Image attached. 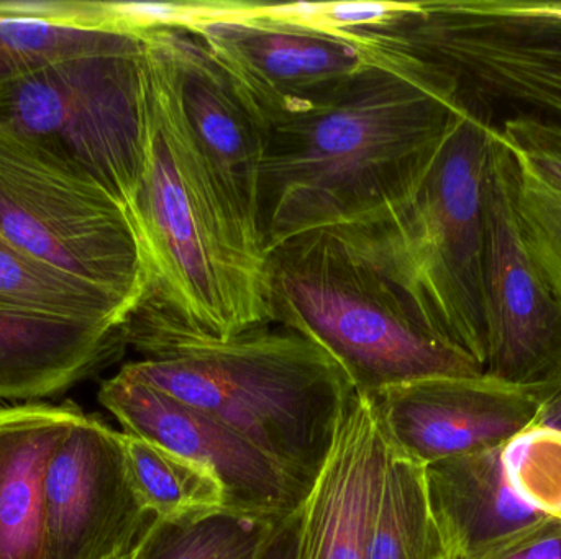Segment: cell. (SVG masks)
Segmentation results:
<instances>
[{
	"label": "cell",
	"mask_w": 561,
	"mask_h": 559,
	"mask_svg": "<svg viewBox=\"0 0 561 559\" xmlns=\"http://www.w3.org/2000/svg\"><path fill=\"white\" fill-rule=\"evenodd\" d=\"M276 327L213 337L148 291L124 325L127 347L140 360L121 371L209 414L307 494L356 393L322 348Z\"/></svg>",
	"instance_id": "6da1fadb"
},
{
	"label": "cell",
	"mask_w": 561,
	"mask_h": 559,
	"mask_svg": "<svg viewBox=\"0 0 561 559\" xmlns=\"http://www.w3.org/2000/svg\"><path fill=\"white\" fill-rule=\"evenodd\" d=\"M454 105L368 65L322 107L270 128L260 173L266 255L404 199L447 135Z\"/></svg>",
	"instance_id": "7a4b0ae2"
},
{
	"label": "cell",
	"mask_w": 561,
	"mask_h": 559,
	"mask_svg": "<svg viewBox=\"0 0 561 559\" xmlns=\"http://www.w3.org/2000/svg\"><path fill=\"white\" fill-rule=\"evenodd\" d=\"M494 128L483 115L458 112L404 199L330 230L398 289L432 337L473 360L483 373L484 209Z\"/></svg>",
	"instance_id": "3957f363"
},
{
	"label": "cell",
	"mask_w": 561,
	"mask_h": 559,
	"mask_svg": "<svg viewBox=\"0 0 561 559\" xmlns=\"http://www.w3.org/2000/svg\"><path fill=\"white\" fill-rule=\"evenodd\" d=\"M339 35L366 61L493 125L533 118L561 127V2H379Z\"/></svg>",
	"instance_id": "277c9868"
},
{
	"label": "cell",
	"mask_w": 561,
	"mask_h": 559,
	"mask_svg": "<svg viewBox=\"0 0 561 559\" xmlns=\"http://www.w3.org/2000/svg\"><path fill=\"white\" fill-rule=\"evenodd\" d=\"M153 101L147 167L130 206L150 265L151 294L213 337L273 325L268 255L227 212L154 91Z\"/></svg>",
	"instance_id": "5b68a950"
},
{
	"label": "cell",
	"mask_w": 561,
	"mask_h": 559,
	"mask_svg": "<svg viewBox=\"0 0 561 559\" xmlns=\"http://www.w3.org/2000/svg\"><path fill=\"white\" fill-rule=\"evenodd\" d=\"M273 325L322 348L358 396L438 376L483 373L432 337L398 289L330 230L287 240L268 252Z\"/></svg>",
	"instance_id": "8992f818"
},
{
	"label": "cell",
	"mask_w": 561,
	"mask_h": 559,
	"mask_svg": "<svg viewBox=\"0 0 561 559\" xmlns=\"http://www.w3.org/2000/svg\"><path fill=\"white\" fill-rule=\"evenodd\" d=\"M154 101L140 30L0 85V128L94 180L130 210L147 167Z\"/></svg>",
	"instance_id": "52a82bcc"
},
{
	"label": "cell",
	"mask_w": 561,
	"mask_h": 559,
	"mask_svg": "<svg viewBox=\"0 0 561 559\" xmlns=\"http://www.w3.org/2000/svg\"><path fill=\"white\" fill-rule=\"evenodd\" d=\"M0 232L36 261L130 304L150 291V265L128 207L2 128Z\"/></svg>",
	"instance_id": "ba28073f"
},
{
	"label": "cell",
	"mask_w": 561,
	"mask_h": 559,
	"mask_svg": "<svg viewBox=\"0 0 561 559\" xmlns=\"http://www.w3.org/2000/svg\"><path fill=\"white\" fill-rule=\"evenodd\" d=\"M186 28L268 131L322 107L369 65L352 39L290 19L276 5L209 2Z\"/></svg>",
	"instance_id": "9c48e42d"
},
{
	"label": "cell",
	"mask_w": 561,
	"mask_h": 559,
	"mask_svg": "<svg viewBox=\"0 0 561 559\" xmlns=\"http://www.w3.org/2000/svg\"><path fill=\"white\" fill-rule=\"evenodd\" d=\"M154 94L183 133L243 235L266 253L260 225V173L268 128L186 26L140 30Z\"/></svg>",
	"instance_id": "30bf717a"
},
{
	"label": "cell",
	"mask_w": 561,
	"mask_h": 559,
	"mask_svg": "<svg viewBox=\"0 0 561 559\" xmlns=\"http://www.w3.org/2000/svg\"><path fill=\"white\" fill-rule=\"evenodd\" d=\"M484 374L540 389L561 380V302L530 256L514 210L510 154L494 128L486 179Z\"/></svg>",
	"instance_id": "8fae6325"
},
{
	"label": "cell",
	"mask_w": 561,
	"mask_h": 559,
	"mask_svg": "<svg viewBox=\"0 0 561 559\" xmlns=\"http://www.w3.org/2000/svg\"><path fill=\"white\" fill-rule=\"evenodd\" d=\"M153 522L128 478L117 430L82 414L49 462L43 559L128 557Z\"/></svg>",
	"instance_id": "7c38bea8"
},
{
	"label": "cell",
	"mask_w": 561,
	"mask_h": 559,
	"mask_svg": "<svg viewBox=\"0 0 561 559\" xmlns=\"http://www.w3.org/2000/svg\"><path fill=\"white\" fill-rule=\"evenodd\" d=\"M99 403L124 432L167 446L210 469L226 489L227 514L278 522L302 505L306 492L239 433L209 414L118 371Z\"/></svg>",
	"instance_id": "4fadbf2b"
},
{
	"label": "cell",
	"mask_w": 561,
	"mask_h": 559,
	"mask_svg": "<svg viewBox=\"0 0 561 559\" xmlns=\"http://www.w3.org/2000/svg\"><path fill=\"white\" fill-rule=\"evenodd\" d=\"M369 400L388 445L427 466L506 445L536 423L540 389L481 373L414 381Z\"/></svg>",
	"instance_id": "5bb4252c"
},
{
	"label": "cell",
	"mask_w": 561,
	"mask_h": 559,
	"mask_svg": "<svg viewBox=\"0 0 561 559\" xmlns=\"http://www.w3.org/2000/svg\"><path fill=\"white\" fill-rule=\"evenodd\" d=\"M388 456L371 400L356 394L300 505L297 559H368Z\"/></svg>",
	"instance_id": "9a60e30c"
},
{
	"label": "cell",
	"mask_w": 561,
	"mask_h": 559,
	"mask_svg": "<svg viewBox=\"0 0 561 559\" xmlns=\"http://www.w3.org/2000/svg\"><path fill=\"white\" fill-rule=\"evenodd\" d=\"M124 327L0 308V400L66 393L124 357Z\"/></svg>",
	"instance_id": "2e32d148"
},
{
	"label": "cell",
	"mask_w": 561,
	"mask_h": 559,
	"mask_svg": "<svg viewBox=\"0 0 561 559\" xmlns=\"http://www.w3.org/2000/svg\"><path fill=\"white\" fill-rule=\"evenodd\" d=\"M503 446L425 466L428 498L450 559H480L549 521L504 475Z\"/></svg>",
	"instance_id": "e0dca14e"
},
{
	"label": "cell",
	"mask_w": 561,
	"mask_h": 559,
	"mask_svg": "<svg viewBox=\"0 0 561 559\" xmlns=\"http://www.w3.org/2000/svg\"><path fill=\"white\" fill-rule=\"evenodd\" d=\"M82 414L72 403L0 406V559H43L49 462Z\"/></svg>",
	"instance_id": "ac0fdd59"
},
{
	"label": "cell",
	"mask_w": 561,
	"mask_h": 559,
	"mask_svg": "<svg viewBox=\"0 0 561 559\" xmlns=\"http://www.w3.org/2000/svg\"><path fill=\"white\" fill-rule=\"evenodd\" d=\"M513 170L524 243L561 302V127L513 118L497 125Z\"/></svg>",
	"instance_id": "d6986e66"
},
{
	"label": "cell",
	"mask_w": 561,
	"mask_h": 559,
	"mask_svg": "<svg viewBox=\"0 0 561 559\" xmlns=\"http://www.w3.org/2000/svg\"><path fill=\"white\" fill-rule=\"evenodd\" d=\"M111 2L0 0V85L131 32Z\"/></svg>",
	"instance_id": "ffe728a7"
},
{
	"label": "cell",
	"mask_w": 561,
	"mask_h": 559,
	"mask_svg": "<svg viewBox=\"0 0 561 559\" xmlns=\"http://www.w3.org/2000/svg\"><path fill=\"white\" fill-rule=\"evenodd\" d=\"M118 440L135 494L154 521L190 525L227 514L226 489L210 469L131 433Z\"/></svg>",
	"instance_id": "44dd1931"
},
{
	"label": "cell",
	"mask_w": 561,
	"mask_h": 559,
	"mask_svg": "<svg viewBox=\"0 0 561 559\" xmlns=\"http://www.w3.org/2000/svg\"><path fill=\"white\" fill-rule=\"evenodd\" d=\"M0 308L124 327L137 305L36 261L0 232Z\"/></svg>",
	"instance_id": "7402d4cb"
},
{
	"label": "cell",
	"mask_w": 561,
	"mask_h": 559,
	"mask_svg": "<svg viewBox=\"0 0 561 559\" xmlns=\"http://www.w3.org/2000/svg\"><path fill=\"white\" fill-rule=\"evenodd\" d=\"M368 559H450L432 511L425 466L391 446Z\"/></svg>",
	"instance_id": "603a6c76"
},
{
	"label": "cell",
	"mask_w": 561,
	"mask_h": 559,
	"mask_svg": "<svg viewBox=\"0 0 561 559\" xmlns=\"http://www.w3.org/2000/svg\"><path fill=\"white\" fill-rule=\"evenodd\" d=\"M275 524L232 514L190 525L154 521L131 559H256Z\"/></svg>",
	"instance_id": "cb8c5ba5"
},
{
	"label": "cell",
	"mask_w": 561,
	"mask_h": 559,
	"mask_svg": "<svg viewBox=\"0 0 561 559\" xmlns=\"http://www.w3.org/2000/svg\"><path fill=\"white\" fill-rule=\"evenodd\" d=\"M504 475L514 494L539 514L561 519V432L527 427L501 453Z\"/></svg>",
	"instance_id": "d4e9b609"
},
{
	"label": "cell",
	"mask_w": 561,
	"mask_h": 559,
	"mask_svg": "<svg viewBox=\"0 0 561 559\" xmlns=\"http://www.w3.org/2000/svg\"><path fill=\"white\" fill-rule=\"evenodd\" d=\"M480 559H561V519H549Z\"/></svg>",
	"instance_id": "484cf974"
},
{
	"label": "cell",
	"mask_w": 561,
	"mask_h": 559,
	"mask_svg": "<svg viewBox=\"0 0 561 559\" xmlns=\"http://www.w3.org/2000/svg\"><path fill=\"white\" fill-rule=\"evenodd\" d=\"M300 508L273 525L256 559H297Z\"/></svg>",
	"instance_id": "4316f807"
},
{
	"label": "cell",
	"mask_w": 561,
	"mask_h": 559,
	"mask_svg": "<svg viewBox=\"0 0 561 559\" xmlns=\"http://www.w3.org/2000/svg\"><path fill=\"white\" fill-rule=\"evenodd\" d=\"M536 423L561 432V380L550 386L540 387V409Z\"/></svg>",
	"instance_id": "83f0119b"
},
{
	"label": "cell",
	"mask_w": 561,
	"mask_h": 559,
	"mask_svg": "<svg viewBox=\"0 0 561 559\" xmlns=\"http://www.w3.org/2000/svg\"><path fill=\"white\" fill-rule=\"evenodd\" d=\"M121 559H131L130 555H128V557H124V558H121Z\"/></svg>",
	"instance_id": "f1b7e54d"
}]
</instances>
